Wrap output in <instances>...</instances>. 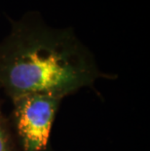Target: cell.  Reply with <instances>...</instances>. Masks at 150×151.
<instances>
[{
	"label": "cell",
	"instance_id": "cell-1",
	"mask_svg": "<svg viewBox=\"0 0 150 151\" xmlns=\"http://www.w3.org/2000/svg\"><path fill=\"white\" fill-rule=\"evenodd\" d=\"M11 24L10 34L0 43V89L11 101L30 94L63 99L100 78L116 77L98 69L71 27H50L36 12Z\"/></svg>",
	"mask_w": 150,
	"mask_h": 151
},
{
	"label": "cell",
	"instance_id": "cell-2",
	"mask_svg": "<svg viewBox=\"0 0 150 151\" xmlns=\"http://www.w3.org/2000/svg\"><path fill=\"white\" fill-rule=\"evenodd\" d=\"M62 99L30 94L13 99L11 125L20 151H51L50 134Z\"/></svg>",
	"mask_w": 150,
	"mask_h": 151
},
{
	"label": "cell",
	"instance_id": "cell-3",
	"mask_svg": "<svg viewBox=\"0 0 150 151\" xmlns=\"http://www.w3.org/2000/svg\"><path fill=\"white\" fill-rule=\"evenodd\" d=\"M2 104L3 101L0 98V151H20L10 119L2 111Z\"/></svg>",
	"mask_w": 150,
	"mask_h": 151
}]
</instances>
